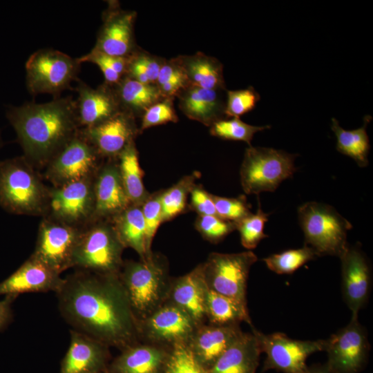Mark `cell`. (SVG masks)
Returning a JSON list of instances; mask_svg holds the SVG:
<instances>
[{
    "mask_svg": "<svg viewBox=\"0 0 373 373\" xmlns=\"http://www.w3.org/2000/svg\"><path fill=\"white\" fill-rule=\"evenodd\" d=\"M2 142H3V141H2L1 135V131H0V149H1V146H2Z\"/></svg>",
    "mask_w": 373,
    "mask_h": 373,
    "instance_id": "obj_50",
    "label": "cell"
},
{
    "mask_svg": "<svg viewBox=\"0 0 373 373\" xmlns=\"http://www.w3.org/2000/svg\"><path fill=\"white\" fill-rule=\"evenodd\" d=\"M195 227L202 236L212 243H218L236 230L234 222L223 220L218 216H198Z\"/></svg>",
    "mask_w": 373,
    "mask_h": 373,
    "instance_id": "obj_41",
    "label": "cell"
},
{
    "mask_svg": "<svg viewBox=\"0 0 373 373\" xmlns=\"http://www.w3.org/2000/svg\"><path fill=\"white\" fill-rule=\"evenodd\" d=\"M115 160H109L100 165L95 175V206L91 222L110 221L131 204L122 182L117 162Z\"/></svg>",
    "mask_w": 373,
    "mask_h": 373,
    "instance_id": "obj_18",
    "label": "cell"
},
{
    "mask_svg": "<svg viewBox=\"0 0 373 373\" xmlns=\"http://www.w3.org/2000/svg\"><path fill=\"white\" fill-rule=\"evenodd\" d=\"M190 208L198 216H217L212 194L195 184L190 192Z\"/></svg>",
    "mask_w": 373,
    "mask_h": 373,
    "instance_id": "obj_46",
    "label": "cell"
},
{
    "mask_svg": "<svg viewBox=\"0 0 373 373\" xmlns=\"http://www.w3.org/2000/svg\"><path fill=\"white\" fill-rule=\"evenodd\" d=\"M106 372H107V370H106L105 372H104V373H106Z\"/></svg>",
    "mask_w": 373,
    "mask_h": 373,
    "instance_id": "obj_51",
    "label": "cell"
},
{
    "mask_svg": "<svg viewBox=\"0 0 373 373\" xmlns=\"http://www.w3.org/2000/svg\"><path fill=\"white\" fill-rule=\"evenodd\" d=\"M370 345L365 328L358 318L325 340L327 366L334 373H358L367 358Z\"/></svg>",
    "mask_w": 373,
    "mask_h": 373,
    "instance_id": "obj_15",
    "label": "cell"
},
{
    "mask_svg": "<svg viewBox=\"0 0 373 373\" xmlns=\"http://www.w3.org/2000/svg\"><path fill=\"white\" fill-rule=\"evenodd\" d=\"M162 373H208L195 359L186 343H179L169 350Z\"/></svg>",
    "mask_w": 373,
    "mask_h": 373,
    "instance_id": "obj_40",
    "label": "cell"
},
{
    "mask_svg": "<svg viewBox=\"0 0 373 373\" xmlns=\"http://www.w3.org/2000/svg\"><path fill=\"white\" fill-rule=\"evenodd\" d=\"M305 245L313 249L318 256L340 257L348 247L347 232L352 224L332 206L307 202L298 209Z\"/></svg>",
    "mask_w": 373,
    "mask_h": 373,
    "instance_id": "obj_6",
    "label": "cell"
},
{
    "mask_svg": "<svg viewBox=\"0 0 373 373\" xmlns=\"http://www.w3.org/2000/svg\"><path fill=\"white\" fill-rule=\"evenodd\" d=\"M124 248H131L140 258L152 254L148 251L146 229L140 205L131 204L110 220Z\"/></svg>",
    "mask_w": 373,
    "mask_h": 373,
    "instance_id": "obj_29",
    "label": "cell"
},
{
    "mask_svg": "<svg viewBox=\"0 0 373 373\" xmlns=\"http://www.w3.org/2000/svg\"><path fill=\"white\" fill-rule=\"evenodd\" d=\"M270 128V125L253 126L242 122L239 117H232L213 122L211 125L210 133L224 140L245 142L250 146L255 133Z\"/></svg>",
    "mask_w": 373,
    "mask_h": 373,
    "instance_id": "obj_36",
    "label": "cell"
},
{
    "mask_svg": "<svg viewBox=\"0 0 373 373\" xmlns=\"http://www.w3.org/2000/svg\"><path fill=\"white\" fill-rule=\"evenodd\" d=\"M81 229L50 217H44L32 256L61 274L73 267V254Z\"/></svg>",
    "mask_w": 373,
    "mask_h": 373,
    "instance_id": "obj_13",
    "label": "cell"
},
{
    "mask_svg": "<svg viewBox=\"0 0 373 373\" xmlns=\"http://www.w3.org/2000/svg\"><path fill=\"white\" fill-rule=\"evenodd\" d=\"M261 353L255 334L242 332L207 370L208 373H256Z\"/></svg>",
    "mask_w": 373,
    "mask_h": 373,
    "instance_id": "obj_26",
    "label": "cell"
},
{
    "mask_svg": "<svg viewBox=\"0 0 373 373\" xmlns=\"http://www.w3.org/2000/svg\"><path fill=\"white\" fill-rule=\"evenodd\" d=\"M55 294L59 311L73 330L121 350L138 343L139 323L119 274L77 269Z\"/></svg>",
    "mask_w": 373,
    "mask_h": 373,
    "instance_id": "obj_1",
    "label": "cell"
},
{
    "mask_svg": "<svg viewBox=\"0 0 373 373\" xmlns=\"http://www.w3.org/2000/svg\"><path fill=\"white\" fill-rule=\"evenodd\" d=\"M16 298V296H5L4 298L0 300V332L12 321V303Z\"/></svg>",
    "mask_w": 373,
    "mask_h": 373,
    "instance_id": "obj_48",
    "label": "cell"
},
{
    "mask_svg": "<svg viewBox=\"0 0 373 373\" xmlns=\"http://www.w3.org/2000/svg\"><path fill=\"white\" fill-rule=\"evenodd\" d=\"M81 64L77 58L57 50L40 49L30 55L26 63V80L29 93L53 95L57 98L70 88L77 80Z\"/></svg>",
    "mask_w": 373,
    "mask_h": 373,
    "instance_id": "obj_8",
    "label": "cell"
},
{
    "mask_svg": "<svg viewBox=\"0 0 373 373\" xmlns=\"http://www.w3.org/2000/svg\"><path fill=\"white\" fill-rule=\"evenodd\" d=\"M219 91L189 85L178 95L180 108L189 119L211 126L224 114Z\"/></svg>",
    "mask_w": 373,
    "mask_h": 373,
    "instance_id": "obj_27",
    "label": "cell"
},
{
    "mask_svg": "<svg viewBox=\"0 0 373 373\" xmlns=\"http://www.w3.org/2000/svg\"><path fill=\"white\" fill-rule=\"evenodd\" d=\"M198 327L184 310L168 301L139 321L140 338L169 348L187 343Z\"/></svg>",
    "mask_w": 373,
    "mask_h": 373,
    "instance_id": "obj_14",
    "label": "cell"
},
{
    "mask_svg": "<svg viewBox=\"0 0 373 373\" xmlns=\"http://www.w3.org/2000/svg\"><path fill=\"white\" fill-rule=\"evenodd\" d=\"M135 16V12L114 7L107 10L93 49L113 57H128L133 54Z\"/></svg>",
    "mask_w": 373,
    "mask_h": 373,
    "instance_id": "obj_20",
    "label": "cell"
},
{
    "mask_svg": "<svg viewBox=\"0 0 373 373\" xmlns=\"http://www.w3.org/2000/svg\"><path fill=\"white\" fill-rule=\"evenodd\" d=\"M70 336L60 373H104L108 370L109 347L73 329Z\"/></svg>",
    "mask_w": 373,
    "mask_h": 373,
    "instance_id": "obj_22",
    "label": "cell"
},
{
    "mask_svg": "<svg viewBox=\"0 0 373 373\" xmlns=\"http://www.w3.org/2000/svg\"><path fill=\"white\" fill-rule=\"evenodd\" d=\"M6 115L15 131L23 156L35 169L46 167L79 129L71 97L8 106Z\"/></svg>",
    "mask_w": 373,
    "mask_h": 373,
    "instance_id": "obj_2",
    "label": "cell"
},
{
    "mask_svg": "<svg viewBox=\"0 0 373 373\" xmlns=\"http://www.w3.org/2000/svg\"><path fill=\"white\" fill-rule=\"evenodd\" d=\"M160 195L161 191L150 194L141 205L146 229V247L149 252H152L153 240L158 227L163 222Z\"/></svg>",
    "mask_w": 373,
    "mask_h": 373,
    "instance_id": "obj_45",
    "label": "cell"
},
{
    "mask_svg": "<svg viewBox=\"0 0 373 373\" xmlns=\"http://www.w3.org/2000/svg\"><path fill=\"white\" fill-rule=\"evenodd\" d=\"M251 251L211 253L201 265L208 289L247 305V286L251 266L257 261Z\"/></svg>",
    "mask_w": 373,
    "mask_h": 373,
    "instance_id": "obj_9",
    "label": "cell"
},
{
    "mask_svg": "<svg viewBox=\"0 0 373 373\" xmlns=\"http://www.w3.org/2000/svg\"><path fill=\"white\" fill-rule=\"evenodd\" d=\"M205 307L207 320L212 325H238L245 321L252 326L246 304L215 292L208 287Z\"/></svg>",
    "mask_w": 373,
    "mask_h": 373,
    "instance_id": "obj_32",
    "label": "cell"
},
{
    "mask_svg": "<svg viewBox=\"0 0 373 373\" xmlns=\"http://www.w3.org/2000/svg\"><path fill=\"white\" fill-rule=\"evenodd\" d=\"M297 154L267 147L250 146L245 152L240 176L247 194L274 191L280 184L294 175Z\"/></svg>",
    "mask_w": 373,
    "mask_h": 373,
    "instance_id": "obj_7",
    "label": "cell"
},
{
    "mask_svg": "<svg viewBox=\"0 0 373 373\" xmlns=\"http://www.w3.org/2000/svg\"><path fill=\"white\" fill-rule=\"evenodd\" d=\"M318 257L313 249L305 245L299 249L272 254L264 258L263 261L269 270L278 274H290Z\"/></svg>",
    "mask_w": 373,
    "mask_h": 373,
    "instance_id": "obj_35",
    "label": "cell"
},
{
    "mask_svg": "<svg viewBox=\"0 0 373 373\" xmlns=\"http://www.w3.org/2000/svg\"><path fill=\"white\" fill-rule=\"evenodd\" d=\"M372 116L364 117L363 126L354 130H345L337 119H332L331 128L336 137V149L341 153L352 158L360 167L368 165V153L370 149L367 126Z\"/></svg>",
    "mask_w": 373,
    "mask_h": 373,
    "instance_id": "obj_33",
    "label": "cell"
},
{
    "mask_svg": "<svg viewBox=\"0 0 373 373\" xmlns=\"http://www.w3.org/2000/svg\"><path fill=\"white\" fill-rule=\"evenodd\" d=\"M163 61L137 50L128 57L125 76L143 84H155Z\"/></svg>",
    "mask_w": 373,
    "mask_h": 373,
    "instance_id": "obj_38",
    "label": "cell"
},
{
    "mask_svg": "<svg viewBox=\"0 0 373 373\" xmlns=\"http://www.w3.org/2000/svg\"><path fill=\"white\" fill-rule=\"evenodd\" d=\"M49 189L23 156L0 161V206L7 212L45 216Z\"/></svg>",
    "mask_w": 373,
    "mask_h": 373,
    "instance_id": "obj_4",
    "label": "cell"
},
{
    "mask_svg": "<svg viewBox=\"0 0 373 373\" xmlns=\"http://www.w3.org/2000/svg\"><path fill=\"white\" fill-rule=\"evenodd\" d=\"M101 157L115 160L136 137L138 129L135 117L121 111L92 127L79 128Z\"/></svg>",
    "mask_w": 373,
    "mask_h": 373,
    "instance_id": "obj_17",
    "label": "cell"
},
{
    "mask_svg": "<svg viewBox=\"0 0 373 373\" xmlns=\"http://www.w3.org/2000/svg\"><path fill=\"white\" fill-rule=\"evenodd\" d=\"M207 289L201 265H199L186 274L171 280L166 301L184 310L200 326L207 320Z\"/></svg>",
    "mask_w": 373,
    "mask_h": 373,
    "instance_id": "obj_24",
    "label": "cell"
},
{
    "mask_svg": "<svg viewBox=\"0 0 373 373\" xmlns=\"http://www.w3.org/2000/svg\"><path fill=\"white\" fill-rule=\"evenodd\" d=\"M117 160L122 182L131 203L141 206L150 194L143 183V171L134 141L124 149Z\"/></svg>",
    "mask_w": 373,
    "mask_h": 373,
    "instance_id": "obj_31",
    "label": "cell"
},
{
    "mask_svg": "<svg viewBox=\"0 0 373 373\" xmlns=\"http://www.w3.org/2000/svg\"><path fill=\"white\" fill-rule=\"evenodd\" d=\"M269 214L265 213L258 203L256 213H251L236 224V229L239 231L242 245L247 249H255L259 242L268 237L264 233Z\"/></svg>",
    "mask_w": 373,
    "mask_h": 373,
    "instance_id": "obj_39",
    "label": "cell"
},
{
    "mask_svg": "<svg viewBox=\"0 0 373 373\" xmlns=\"http://www.w3.org/2000/svg\"><path fill=\"white\" fill-rule=\"evenodd\" d=\"M106 373H108V371L106 372Z\"/></svg>",
    "mask_w": 373,
    "mask_h": 373,
    "instance_id": "obj_52",
    "label": "cell"
},
{
    "mask_svg": "<svg viewBox=\"0 0 373 373\" xmlns=\"http://www.w3.org/2000/svg\"><path fill=\"white\" fill-rule=\"evenodd\" d=\"M101 157L81 133L77 134L45 167V178L53 187L94 176Z\"/></svg>",
    "mask_w": 373,
    "mask_h": 373,
    "instance_id": "obj_12",
    "label": "cell"
},
{
    "mask_svg": "<svg viewBox=\"0 0 373 373\" xmlns=\"http://www.w3.org/2000/svg\"><path fill=\"white\" fill-rule=\"evenodd\" d=\"M178 121V117L174 109L172 98H164L149 107L144 112L140 131Z\"/></svg>",
    "mask_w": 373,
    "mask_h": 373,
    "instance_id": "obj_44",
    "label": "cell"
},
{
    "mask_svg": "<svg viewBox=\"0 0 373 373\" xmlns=\"http://www.w3.org/2000/svg\"><path fill=\"white\" fill-rule=\"evenodd\" d=\"M119 278L138 323L167 300L171 279L167 263L158 254L124 261Z\"/></svg>",
    "mask_w": 373,
    "mask_h": 373,
    "instance_id": "obj_3",
    "label": "cell"
},
{
    "mask_svg": "<svg viewBox=\"0 0 373 373\" xmlns=\"http://www.w3.org/2000/svg\"><path fill=\"white\" fill-rule=\"evenodd\" d=\"M94 176L49 189L45 216L82 228L92 220L94 206Z\"/></svg>",
    "mask_w": 373,
    "mask_h": 373,
    "instance_id": "obj_10",
    "label": "cell"
},
{
    "mask_svg": "<svg viewBox=\"0 0 373 373\" xmlns=\"http://www.w3.org/2000/svg\"><path fill=\"white\" fill-rule=\"evenodd\" d=\"M261 351L266 354L264 370L283 373H305L306 361L314 353L324 351L325 340L301 341L289 338L280 332L265 334L255 329Z\"/></svg>",
    "mask_w": 373,
    "mask_h": 373,
    "instance_id": "obj_11",
    "label": "cell"
},
{
    "mask_svg": "<svg viewBox=\"0 0 373 373\" xmlns=\"http://www.w3.org/2000/svg\"><path fill=\"white\" fill-rule=\"evenodd\" d=\"M113 87L122 111L135 117L164 99L155 84H143L126 76Z\"/></svg>",
    "mask_w": 373,
    "mask_h": 373,
    "instance_id": "obj_30",
    "label": "cell"
},
{
    "mask_svg": "<svg viewBox=\"0 0 373 373\" xmlns=\"http://www.w3.org/2000/svg\"><path fill=\"white\" fill-rule=\"evenodd\" d=\"M64 278L32 255L13 274L0 283V296L17 297L21 294L54 291Z\"/></svg>",
    "mask_w": 373,
    "mask_h": 373,
    "instance_id": "obj_21",
    "label": "cell"
},
{
    "mask_svg": "<svg viewBox=\"0 0 373 373\" xmlns=\"http://www.w3.org/2000/svg\"><path fill=\"white\" fill-rule=\"evenodd\" d=\"M260 99V95L252 86L245 89L228 90L224 114L228 117H239L252 111Z\"/></svg>",
    "mask_w": 373,
    "mask_h": 373,
    "instance_id": "obj_42",
    "label": "cell"
},
{
    "mask_svg": "<svg viewBox=\"0 0 373 373\" xmlns=\"http://www.w3.org/2000/svg\"><path fill=\"white\" fill-rule=\"evenodd\" d=\"M77 60L81 64L89 62L97 65L104 75L105 83L111 86L119 83L126 73L128 57L110 56L92 49Z\"/></svg>",
    "mask_w": 373,
    "mask_h": 373,
    "instance_id": "obj_37",
    "label": "cell"
},
{
    "mask_svg": "<svg viewBox=\"0 0 373 373\" xmlns=\"http://www.w3.org/2000/svg\"><path fill=\"white\" fill-rule=\"evenodd\" d=\"M305 373H334L327 365H314L307 367Z\"/></svg>",
    "mask_w": 373,
    "mask_h": 373,
    "instance_id": "obj_49",
    "label": "cell"
},
{
    "mask_svg": "<svg viewBox=\"0 0 373 373\" xmlns=\"http://www.w3.org/2000/svg\"><path fill=\"white\" fill-rule=\"evenodd\" d=\"M169 350L152 344L138 343L122 350L108 373H162Z\"/></svg>",
    "mask_w": 373,
    "mask_h": 373,
    "instance_id": "obj_25",
    "label": "cell"
},
{
    "mask_svg": "<svg viewBox=\"0 0 373 373\" xmlns=\"http://www.w3.org/2000/svg\"><path fill=\"white\" fill-rule=\"evenodd\" d=\"M175 82L189 84L184 71L175 59L163 61L155 84L160 86L164 84Z\"/></svg>",
    "mask_w": 373,
    "mask_h": 373,
    "instance_id": "obj_47",
    "label": "cell"
},
{
    "mask_svg": "<svg viewBox=\"0 0 373 373\" xmlns=\"http://www.w3.org/2000/svg\"><path fill=\"white\" fill-rule=\"evenodd\" d=\"M199 176L198 172L186 175L168 189L161 191L163 222L172 220L185 211L187 198Z\"/></svg>",
    "mask_w": 373,
    "mask_h": 373,
    "instance_id": "obj_34",
    "label": "cell"
},
{
    "mask_svg": "<svg viewBox=\"0 0 373 373\" xmlns=\"http://www.w3.org/2000/svg\"><path fill=\"white\" fill-rule=\"evenodd\" d=\"M75 99L77 123L79 128L96 126L122 111L113 86L106 83L96 88L77 79Z\"/></svg>",
    "mask_w": 373,
    "mask_h": 373,
    "instance_id": "obj_19",
    "label": "cell"
},
{
    "mask_svg": "<svg viewBox=\"0 0 373 373\" xmlns=\"http://www.w3.org/2000/svg\"><path fill=\"white\" fill-rule=\"evenodd\" d=\"M124 249L111 221L91 222L81 229L73 267L99 274H119Z\"/></svg>",
    "mask_w": 373,
    "mask_h": 373,
    "instance_id": "obj_5",
    "label": "cell"
},
{
    "mask_svg": "<svg viewBox=\"0 0 373 373\" xmlns=\"http://www.w3.org/2000/svg\"><path fill=\"white\" fill-rule=\"evenodd\" d=\"M216 215L220 218L234 223L251 213L250 205L245 195L224 198L212 195Z\"/></svg>",
    "mask_w": 373,
    "mask_h": 373,
    "instance_id": "obj_43",
    "label": "cell"
},
{
    "mask_svg": "<svg viewBox=\"0 0 373 373\" xmlns=\"http://www.w3.org/2000/svg\"><path fill=\"white\" fill-rule=\"evenodd\" d=\"M339 258L343 298L352 312V318H358V312L367 303L371 290L370 266L359 246L348 245Z\"/></svg>",
    "mask_w": 373,
    "mask_h": 373,
    "instance_id": "obj_16",
    "label": "cell"
},
{
    "mask_svg": "<svg viewBox=\"0 0 373 373\" xmlns=\"http://www.w3.org/2000/svg\"><path fill=\"white\" fill-rule=\"evenodd\" d=\"M242 333L238 325H202L186 344L200 364L209 370Z\"/></svg>",
    "mask_w": 373,
    "mask_h": 373,
    "instance_id": "obj_23",
    "label": "cell"
},
{
    "mask_svg": "<svg viewBox=\"0 0 373 373\" xmlns=\"http://www.w3.org/2000/svg\"><path fill=\"white\" fill-rule=\"evenodd\" d=\"M175 59L184 71L189 85L220 91L225 88L222 65L216 58L197 52Z\"/></svg>",
    "mask_w": 373,
    "mask_h": 373,
    "instance_id": "obj_28",
    "label": "cell"
}]
</instances>
